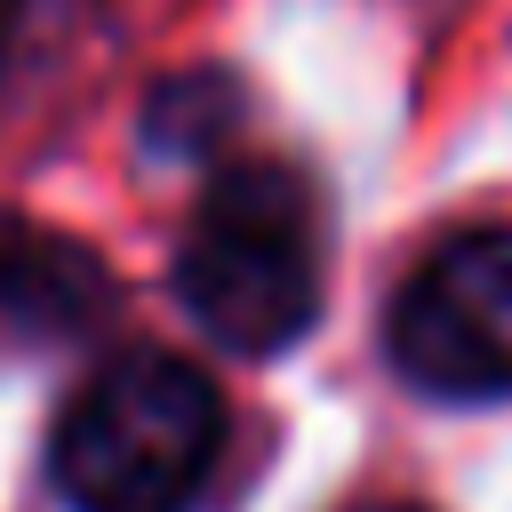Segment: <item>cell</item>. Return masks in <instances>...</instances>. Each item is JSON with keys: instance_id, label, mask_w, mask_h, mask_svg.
<instances>
[{"instance_id": "6da1fadb", "label": "cell", "mask_w": 512, "mask_h": 512, "mask_svg": "<svg viewBox=\"0 0 512 512\" xmlns=\"http://www.w3.org/2000/svg\"><path fill=\"white\" fill-rule=\"evenodd\" d=\"M224 448V392L184 352H112L56 424L48 472L72 512H192Z\"/></svg>"}, {"instance_id": "7a4b0ae2", "label": "cell", "mask_w": 512, "mask_h": 512, "mask_svg": "<svg viewBox=\"0 0 512 512\" xmlns=\"http://www.w3.org/2000/svg\"><path fill=\"white\" fill-rule=\"evenodd\" d=\"M176 304L224 352L272 360L320 320L312 184L280 160H224L200 192L192 240L176 248Z\"/></svg>"}, {"instance_id": "3957f363", "label": "cell", "mask_w": 512, "mask_h": 512, "mask_svg": "<svg viewBox=\"0 0 512 512\" xmlns=\"http://www.w3.org/2000/svg\"><path fill=\"white\" fill-rule=\"evenodd\" d=\"M392 368L432 400L512 392V224H472L432 248L384 320Z\"/></svg>"}, {"instance_id": "277c9868", "label": "cell", "mask_w": 512, "mask_h": 512, "mask_svg": "<svg viewBox=\"0 0 512 512\" xmlns=\"http://www.w3.org/2000/svg\"><path fill=\"white\" fill-rule=\"evenodd\" d=\"M104 312H112V272L96 264V248L32 232V224H0V320L8 328L80 336Z\"/></svg>"}, {"instance_id": "5b68a950", "label": "cell", "mask_w": 512, "mask_h": 512, "mask_svg": "<svg viewBox=\"0 0 512 512\" xmlns=\"http://www.w3.org/2000/svg\"><path fill=\"white\" fill-rule=\"evenodd\" d=\"M240 120V80L232 72H168L144 96V152L152 160H208Z\"/></svg>"}, {"instance_id": "8992f818", "label": "cell", "mask_w": 512, "mask_h": 512, "mask_svg": "<svg viewBox=\"0 0 512 512\" xmlns=\"http://www.w3.org/2000/svg\"><path fill=\"white\" fill-rule=\"evenodd\" d=\"M352 512H424V504H352Z\"/></svg>"}, {"instance_id": "52a82bcc", "label": "cell", "mask_w": 512, "mask_h": 512, "mask_svg": "<svg viewBox=\"0 0 512 512\" xmlns=\"http://www.w3.org/2000/svg\"><path fill=\"white\" fill-rule=\"evenodd\" d=\"M0 32H8V0H0Z\"/></svg>"}]
</instances>
